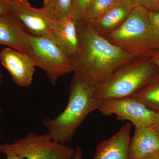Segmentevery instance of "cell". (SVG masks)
<instances>
[{"label":"cell","mask_w":159,"mask_h":159,"mask_svg":"<svg viewBox=\"0 0 159 159\" xmlns=\"http://www.w3.org/2000/svg\"><path fill=\"white\" fill-rule=\"evenodd\" d=\"M11 12L32 35L51 38L54 19L43 8H35L28 0H10Z\"/></svg>","instance_id":"ba28073f"},{"label":"cell","mask_w":159,"mask_h":159,"mask_svg":"<svg viewBox=\"0 0 159 159\" xmlns=\"http://www.w3.org/2000/svg\"><path fill=\"white\" fill-rule=\"evenodd\" d=\"M139 100L148 108L159 111V79L143 88L130 97Z\"/></svg>","instance_id":"9a60e30c"},{"label":"cell","mask_w":159,"mask_h":159,"mask_svg":"<svg viewBox=\"0 0 159 159\" xmlns=\"http://www.w3.org/2000/svg\"><path fill=\"white\" fill-rule=\"evenodd\" d=\"M79 51L70 58L74 74L95 89L123 66L140 57L113 44L85 22H77Z\"/></svg>","instance_id":"6da1fadb"},{"label":"cell","mask_w":159,"mask_h":159,"mask_svg":"<svg viewBox=\"0 0 159 159\" xmlns=\"http://www.w3.org/2000/svg\"><path fill=\"white\" fill-rule=\"evenodd\" d=\"M98 110L105 116L115 115L120 120H127L135 127H150L158 115V111L131 97L99 100Z\"/></svg>","instance_id":"52a82bcc"},{"label":"cell","mask_w":159,"mask_h":159,"mask_svg":"<svg viewBox=\"0 0 159 159\" xmlns=\"http://www.w3.org/2000/svg\"><path fill=\"white\" fill-rule=\"evenodd\" d=\"M147 56L159 69V49H154L151 51Z\"/></svg>","instance_id":"7402d4cb"},{"label":"cell","mask_w":159,"mask_h":159,"mask_svg":"<svg viewBox=\"0 0 159 159\" xmlns=\"http://www.w3.org/2000/svg\"><path fill=\"white\" fill-rule=\"evenodd\" d=\"M2 139V135L0 134V141H1V139ZM1 145V143H0V145Z\"/></svg>","instance_id":"f1b7e54d"},{"label":"cell","mask_w":159,"mask_h":159,"mask_svg":"<svg viewBox=\"0 0 159 159\" xmlns=\"http://www.w3.org/2000/svg\"><path fill=\"white\" fill-rule=\"evenodd\" d=\"M92 0H73L70 16L77 22L84 20Z\"/></svg>","instance_id":"ac0fdd59"},{"label":"cell","mask_w":159,"mask_h":159,"mask_svg":"<svg viewBox=\"0 0 159 159\" xmlns=\"http://www.w3.org/2000/svg\"><path fill=\"white\" fill-rule=\"evenodd\" d=\"M119 0H92L83 21L90 22L101 17Z\"/></svg>","instance_id":"e0dca14e"},{"label":"cell","mask_w":159,"mask_h":159,"mask_svg":"<svg viewBox=\"0 0 159 159\" xmlns=\"http://www.w3.org/2000/svg\"><path fill=\"white\" fill-rule=\"evenodd\" d=\"M6 159H25L22 157L19 156L13 153L6 154Z\"/></svg>","instance_id":"d4e9b609"},{"label":"cell","mask_w":159,"mask_h":159,"mask_svg":"<svg viewBox=\"0 0 159 159\" xmlns=\"http://www.w3.org/2000/svg\"><path fill=\"white\" fill-rule=\"evenodd\" d=\"M136 6L134 0H119L101 17L87 23L98 34L106 38L123 24Z\"/></svg>","instance_id":"7c38bea8"},{"label":"cell","mask_w":159,"mask_h":159,"mask_svg":"<svg viewBox=\"0 0 159 159\" xmlns=\"http://www.w3.org/2000/svg\"><path fill=\"white\" fill-rule=\"evenodd\" d=\"M75 149L53 140L48 134L29 133L11 143L0 145V152L25 159H72Z\"/></svg>","instance_id":"5b68a950"},{"label":"cell","mask_w":159,"mask_h":159,"mask_svg":"<svg viewBox=\"0 0 159 159\" xmlns=\"http://www.w3.org/2000/svg\"><path fill=\"white\" fill-rule=\"evenodd\" d=\"M3 79H4V75H3L2 73H0V84L2 82ZM3 112V109L1 107V106H0V115H2Z\"/></svg>","instance_id":"4316f807"},{"label":"cell","mask_w":159,"mask_h":159,"mask_svg":"<svg viewBox=\"0 0 159 159\" xmlns=\"http://www.w3.org/2000/svg\"><path fill=\"white\" fill-rule=\"evenodd\" d=\"M158 112V115L156 120L151 126L149 127V128L159 136V111Z\"/></svg>","instance_id":"603a6c76"},{"label":"cell","mask_w":159,"mask_h":159,"mask_svg":"<svg viewBox=\"0 0 159 159\" xmlns=\"http://www.w3.org/2000/svg\"><path fill=\"white\" fill-rule=\"evenodd\" d=\"M83 151L82 148L78 147L75 149V153L72 159H82Z\"/></svg>","instance_id":"cb8c5ba5"},{"label":"cell","mask_w":159,"mask_h":159,"mask_svg":"<svg viewBox=\"0 0 159 159\" xmlns=\"http://www.w3.org/2000/svg\"><path fill=\"white\" fill-rule=\"evenodd\" d=\"M144 159H159V151L152 154Z\"/></svg>","instance_id":"484cf974"},{"label":"cell","mask_w":159,"mask_h":159,"mask_svg":"<svg viewBox=\"0 0 159 159\" xmlns=\"http://www.w3.org/2000/svg\"><path fill=\"white\" fill-rule=\"evenodd\" d=\"M149 18L155 49H159V12L154 11H149Z\"/></svg>","instance_id":"d6986e66"},{"label":"cell","mask_w":159,"mask_h":159,"mask_svg":"<svg viewBox=\"0 0 159 159\" xmlns=\"http://www.w3.org/2000/svg\"><path fill=\"white\" fill-rule=\"evenodd\" d=\"M93 90L74 74L69 87L66 108L55 118L43 120V125L51 139L63 145L73 139L87 116L98 110L99 100L94 98Z\"/></svg>","instance_id":"7a4b0ae2"},{"label":"cell","mask_w":159,"mask_h":159,"mask_svg":"<svg viewBox=\"0 0 159 159\" xmlns=\"http://www.w3.org/2000/svg\"><path fill=\"white\" fill-rule=\"evenodd\" d=\"M137 6L145 7L148 11L153 10L157 4L159 2V0H134Z\"/></svg>","instance_id":"ffe728a7"},{"label":"cell","mask_w":159,"mask_h":159,"mask_svg":"<svg viewBox=\"0 0 159 159\" xmlns=\"http://www.w3.org/2000/svg\"><path fill=\"white\" fill-rule=\"evenodd\" d=\"M159 79V69L148 56L138 57L115 72L94 89L97 100L131 97Z\"/></svg>","instance_id":"3957f363"},{"label":"cell","mask_w":159,"mask_h":159,"mask_svg":"<svg viewBox=\"0 0 159 159\" xmlns=\"http://www.w3.org/2000/svg\"><path fill=\"white\" fill-rule=\"evenodd\" d=\"M131 129V123L127 122L113 135L99 142L92 159H130Z\"/></svg>","instance_id":"30bf717a"},{"label":"cell","mask_w":159,"mask_h":159,"mask_svg":"<svg viewBox=\"0 0 159 159\" xmlns=\"http://www.w3.org/2000/svg\"><path fill=\"white\" fill-rule=\"evenodd\" d=\"M0 61L16 84L25 88L31 85L36 66L28 53L6 47L0 51Z\"/></svg>","instance_id":"9c48e42d"},{"label":"cell","mask_w":159,"mask_h":159,"mask_svg":"<svg viewBox=\"0 0 159 159\" xmlns=\"http://www.w3.org/2000/svg\"><path fill=\"white\" fill-rule=\"evenodd\" d=\"M152 11H156L159 12V2L157 4V6L155 7L153 10H152Z\"/></svg>","instance_id":"83f0119b"},{"label":"cell","mask_w":159,"mask_h":159,"mask_svg":"<svg viewBox=\"0 0 159 159\" xmlns=\"http://www.w3.org/2000/svg\"><path fill=\"white\" fill-rule=\"evenodd\" d=\"M73 0H43V8L54 19L70 16Z\"/></svg>","instance_id":"2e32d148"},{"label":"cell","mask_w":159,"mask_h":159,"mask_svg":"<svg viewBox=\"0 0 159 159\" xmlns=\"http://www.w3.org/2000/svg\"></svg>","instance_id":"f546056e"},{"label":"cell","mask_w":159,"mask_h":159,"mask_svg":"<svg viewBox=\"0 0 159 159\" xmlns=\"http://www.w3.org/2000/svg\"><path fill=\"white\" fill-rule=\"evenodd\" d=\"M51 38L70 58L73 57L79 49L77 21L70 16L56 20Z\"/></svg>","instance_id":"4fadbf2b"},{"label":"cell","mask_w":159,"mask_h":159,"mask_svg":"<svg viewBox=\"0 0 159 159\" xmlns=\"http://www.w3.org/2000/svg\"><path fill=\"white\" fill-rule=\"evenodd\" d=\"M28 53L53 85L61 76L74 72L70 58L51 38L32 35Z\"/></svg>","instance_id":"8992f818"},{"label":"cell","mask_w":159,"mask_h":159,"mask_svg":"<svg viewBox=\"0 0 159 159\" xmlns=\"http://www.w3.org/2000/svg\"><path fill=\"white\" fill-rule=\"evenodd\" d=\"M11 12L10 0H0V16Z\"/></svg>","instance_id":"44dd1931"},{"label":"cell","mask_w":159,"mask_h":159,"mask_svg":"<svg viewBox=\"0 0 159 159\" xmlns=\"http://www.w3.org/2000/svg\"><path fill=\"white\" fill-rule=\"evenodd\" d=\"M31 36L11 12L0 16V45L29 53Z\"/></svg>","instance_id":"8fae6325"},{"label":"cell","mask_w":159,"mask_h":159,"mask_svg":"<svg viewBox=\"0 0 159 159\" xmlns=\"http://www.w3.org/2000/svg\"><path fill=\"white\" fill-rule=\"evenodd\" d=\"M149 11L137 6L123 24L106 39L127 52L139 57L147 56L155 49Z\"/></svg>","instance_id":"277c9868"},{"label":"cell","mask_w":159,"mask_h":159,"mask_svg":"<svg viewBox=\"0 0 159 159\" xmlns=\"http://www.w3.org/2000/svg\"><path fill=\"white\" fill-rule=\"evenodd\" d=\"M159 151V136L149 127H135L129 145L130 159H144Z\"/></svg>","instance_id":"5bb4252c"}]
</instances>
